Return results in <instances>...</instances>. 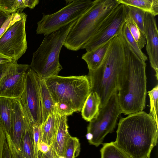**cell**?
I'll return each instance as SVG.
<instances>
[{
  "mask_svg": "<svg viewBox=\"0 0 158 158\" xmlns=\"http://www.w3.org/2000/svg\"><path fill=\"white\" fill-rule=\"evenodd\" d=\"M114 142L132 158H150L156 146L158 124L143 111L120 118Z\"/></svg>",
  "mask_w": 158,
  "mask_h": 158,
  "instance_id": "obj_1",
  "label": "cell"
},
{
  "mask_svg": "<svg viewBox=\"0 0 158 158\" xmlns=\"http://www.w3.org/2000/svg\"><path fill=\"white\" fill-rule=\"evenodd\" d=\"M123 42L125 67L120 81L117 96L122 113L128 115L143 111L145 108L146 64Z\"/></svg>",
  "mask_w": 158,
  "mask_h": 158,
  "instance_id": "obj_2",
  "label": "cell"
},
{
  "mask_svg": "<svg viewBox=\"0 0 158 158\" xmlns=\"http://www.w3.org/2000/svg\"><path fill=\"white\" fill-rule=\"evenodd\" d=\"M125 67L123 43L120 36L110 40L104 58L99 68L89 71L91 92H96L101 100L100 108L104 107L112 94L118 92L120 81Z\"/></svg>",
  "mask_w": 158,
  "mask_h": 158,
  "instance_id": "obj_3",
  "label": "cell"
},
{
  "mask_svg": "<svg viewBox=\"0 0 158 158\" xmlns=\"http://www.w3.org/2000/svg\"><path fill=\"white\" fill-rule=\"evenodd\" d=\"M76 20L45 35L40 46L33 53L29 67L40 79L57 76L62 69L59 61L60 52L68 33Z\"/></svg>",
  "mask_w": 158,
  "mask_h": 158,
  "instance_id": "obj_4",
  "label": "cell"
},
{
  "mask_svg": "<svg viewBox=\"0 0 158 158\" xmlns=\"http://www.w3.org/2000/svg\"><path fill=\"white\" fill-rule=\"evenodd\" d=\"M119 4L117 0H95L90 9L76 20L68 33L63 46L73 51L81 49Z\"/></svg>",
  "mask_w": 158,
  "mask_h": 158,
  "instance_id": "obj_5",
  "label": "cell"
},
{
  "mask_svg": "<svg viewBox=\"0 0 158 158\" xmlns=\"http://www.w3.org/2000/svg\"><path fill=\"white\" fill-rule=\"evenodd\" d=\"M55 103H63L75 112L81 111L91 92L88 75L51 77L44 79Z\"/></svg>",
  "mask_w": 158,
  "mask_h": 158,
  "instance_id": "obj_6",
  "label": "cell"
},
{
  "mask_svg": "<svg viewBox=\"0 0 158 158\" xmlns=\"http://www.w3.org/2000/svg\"><path fill=\"white\" fill-rule=\"evenodd\" d=\"M68 2L67 5L58 11L43 15L37 23V34L45 36L77 20L90 9L95 0H74Z\"/></svg>",
  "mask_w": 158,
  "mask_h": 158,
  "instance_id": "obj_7",
  "label": "cell"
},
{
  "mask_svg": "<svg viewBox=\"0 0 158 158\" xmlns=\"http://www.w3.org/2000/svg\"><path fill=\"white\" fill-rule=\"evenodd\" d=\"M118 92H114L105 105L100 108L97 116L89 122L87 127L86 139L90 144L98 147L105 137L112 133L122 113L118 102Z\"/></svg>",
  "mask_w": 158,
  "mask_h": 158,
  "instance_id": "obj_8",
  "label": "cell"
},
{
  "mask_svg": "<svg viewBox=\"0 0 158 158\" xmlns=\"http://www.w3.org/2000/svg\"><path fill=\"white\" fill-rule=\"evenodd\" d=\"M127 13L126 6L119 4L103 20L91 38L82 47L86 52L93 50L121 34Z\"/></svg>",
  "mask_w": 158,
  "mask_h": 158,
  "instance_id": "obj_9",
  "label": "cell"
},
{
  "mask_svg": "<svg viewBox=\"0 0 158 158\" xmlns=\"http://www.w3.org/2000/svg\"><path fill=\"white\" fill-rule=\"evenodd\" d=\"M40 79L29 67L23 91L19 100L23 112L32 126L42 123L40 92Z\"/></svg>",
  "mask_w": 158,
  "mask_h": 158,
  "instance_id": "obj_10",
  "label": "cell"
},
{
  "mask_svg": "<svg viewBox=\"0 0 158 158\" xmlns=\"http://www.w3.org/2000/svg\"><path fill=\"white\" fill-rule=\"evenodd\" d=\"M27 18L24 13L0 38V53L11 60L17 61L27 48L25 30Z\"/></svg>",
  "mask_w": 158,
  "mask_h": 158,
  "instance_id": "obj_11",
  "label": "cell"
},
{
  "mask_svg": "<svg viewBox=\"0 0 158 158\" xmlns=\"http://www.w3.org/2000/svg\"><path fill=\"white\" fill-rule=\"evenodd\" d=\"M27 64H19L12 60L0 80V97L19 99L25 86Z\"/></svg>",
  "mask_w": 158,
  "mask_h": 158,
  "instance_id": "obj_12",
  "label": "cell"
},
{
  "mask_svg": "<svg viewBox=\"0 0 158 158\" xmlns=\"http://www.w3.org/2000/svg\"><path fill=\"white\" fill-rule=\"evenodd\" d=\"M144 34L146 41V50L151 67L158 78V31L155 16L146 13L144 21Z\"/></svg>",
  "mask_w": 158,
  "mask_h": 158,
  "instance_id": "obj_13",
  "label": "cell"
},
{
  "mask_svg": "<svg viewBox=\"0 0 158 158\" xmlns=\"http://www.w3.org/2000/svg\"><path fill=\"white\" fill-rule=\"evenodd\" d=\"M28 121L23 112L19 99H13L11 127L9 135L12 142L19 150Z\"/></svg>",
  "mask_w": 158,
  "mask_h": 158,
  "instance_id": "obj_14",
  "label": "cell"
},
{
  "mask_svg": "<svg viewBox=\"0 0 158 158\" xmlns=\"http://www.w3.org/2000/svg\"><path fill=\"white\" fill-rule=\"evenodd\" d=\"M55 112L56 114L55 131L53 142L51 146L58 156H64L66 141L70 135L68 130L67 116L60 115Z\"/></svg>",
  "mask_w": 158,
  "mask_h": 158,
  "instance_id": "obj_15",
  "label": "cell"
},
{
  "mask_svg": "<svg viewBox=\"0 0 158 158\" xmlns=\"http://www.w3.org/2000/svg\"><path fill=\"white\" fill-rule=\"evenodd\" d=\"M110 40L82 55V59L86 62L89 71L95 70L100 66L106 55Z\"/></svg>",
  "mask_w": 158,
  "mask_h": 158,
  "instance_id": "obj_16",
  "label": "cell"
},
{
  "mask_svg": "<svg viewBox=\"0 0 158 158\" xmlns=\"http://www.w3.org/2000/svg\"><path fill=\"white\" fill-rule=\"evenodd\" d=\"M101 103L100 98L96 92H91L88 96L81 110L82 118L90 122L98 115Z\"/></svg>",
  "mask_w": 158,
  "mask_h": 158,
  "instance_id": "obj_17",
  "label": "cell"
},
{
  "mask_svg": "<svg viewBox=\"0 0 158 158\" xmlns=\"http://www.w3.org/2000/svg\"><path fill=\"white\" fill-rule=\"evenodd\" d=\"M40 92L43 123L46 120L49 115L54 111L55 103L44 81L40 79Z\"/></svg>",
  "mask_w": 158,
  "mask_h": 158,
  "instance_id": "obj_18",
  "label": "cell"
},
{
  "mask_svg": "<svg viewBox=\"0 0 158 158\" xmlns=\"http://www.w3.org/2000/svg\"><path fill=\"white\" fill-rule=\"evenodd\" d=\"M56 122V114L54 111L49 115L46 120L40 126L39 142H44L50 146L52 145L55 135Z\"/></svg>",
  "mask_w": 158,
  "mask_h": 158,
  "instance_id": "obj_19",
  "label": "cell"
},
{
  "mask_svg": "<svg viewBox=\"0 0 158 158\" xmlns=\"http://www.w3.org/2000/svg\"><path fill=\"white\" fill-rule=\"evenodd\" d=\"M13 101V99L0 97V123L9 135L11 127Z\"/></svg>",
  "mask_w": 158,
  "mask_h": 158,
  "instance_id": "obj_20",
  "label": "cell"
},
{
  "mask_svg": "<svg viewBox=\"0 0 158 158\" xmlns=\"http://www.w3.org/2000/svg\"><path fill=\"white\" fill-rule=\"evenodd\" d=\"M19 151L24 158H36L32 133V126L27 123Z\"/></svg>",
  "mask_w": 158,
  "mask_h": 158,
  "instance_id": "obj_21",
  "label": "cell"
},
{
  "mask_svg": "<svg viewBox=\"0 0 158 158\" xmlns=\"http://www.w3.org/2000/svg\"><path fill=\"white\" fill-rule=\"evenodd\" d=\"M119 3L138 8L154 16L158 14V0H117Z\"/></svg>",
  "mask_w": 158,
  "mask_h": 158,
  "instance_id": "obj_22",
  "label": "cell"
},
{
  "mask_svg": "<svg viewBox=\"0 0 158 158\" xmlns=\"http://www.w3.org/2000/svg\"><path fill=\"white\" fill-rule=\"evenodd\" d=\"M120 36L123 42L131 49L135 55L145 61L148 60L147 56L139 48L126 23L122 27Z\"/></svg>",
  "mask_w": 158,
  "mask_h": 158,
  "instance_id": "obj_23",
  "label": "cell"
},
{
  "mask_svg": "<svg viewBox=\"0 0 158 158\" xmlns=\"http://www.w3.org/2000/svg\"><path fill=\"white\" fill-rule=\"evenodd\" d=\"M100 151L101 158H132L119 148L114 142L103 144Z\"/></svg>",
  "mask_w": 158,
  "mask_h": 158,
  "instance_id": "obj_24",
  "label": "cell"
},
{
  "mask_svg": "<svg viewBox=\"0 0 158 158\" xmlns=\"http://www.w3.org/2000/svg\"><path fill=\"white\" fill-rule=\"evenodd\" d=\"M125 23L139 48L142 50L146 44V39L144 33L140 31L127 14Z\"/></svg>",
  "mask_w": 158,
  "mask_h": 158,
  "instance_id": "obj_25",
  "label": "cell"
},
{
  "mask_svg": "<svg viewBox=\"0 0 158 158\" xmlns=\"http://www.w3.org/2000/svg\"><path fill=\"white\" fill-rule=\"evenodd\" d=\"M80 151V144L78 139L70 135L67 140L64 152V158H76Z\"/></svg>",
  "mask_w": 158,
  "mask_h": 158,
  "instance_id": "obj_26",
  "label": "cell"
},
{
  "mask_svg": "<svg viewBox=\"0 0 158 158\" xmlns=\"http://www.w3.org/2000/svg\"><path fill=\"white\" fill-rule=\"evenodd\" d=\"M126 6L127 15L140 31L144 33V21L146 12L134 6Z\"/></svg>",
  "mask_w": 158,
  "mask_h": 158,
  "instance_id": "obj_27",
  "label": "cell"
},
{
  "mask_svg": "<svg viewBox=\"0 0 158 158\" xmlns=\"http://www.w3.org/2000/svg\"><path fill=\"white\" fill-rule=\"evenodd\" d=\"M150 99V109L149 114L158 124V85L157 84L151 90L148 92Z\"/></svg>",
  "mask_w": 158,
  "mask_h": 158,
  "instance_id": "obj_28",
  "label": "cell"
},
{
  "mask_svg": "<svg viewBox=\"0 0 158 158\" xmlns=\"http://www.w3.org/2000/svg\"><path fill=\"white\" fill-rule=\"evenodd\" d=\"M39 0H15L14 9L15 12L21 13L25 8L33 9L39 3Z\"/></svg>",
  "mask_w": 158,
  "mask_h": 158,
  "instance_id": "obj_29",
  "label": "cell"
},
{
  "mask_svg": "<svg viewBox=\"0 0 158 158\" xmlns=\"http://www.w3.org/2000/svg\"><path fill=\"white\" fill-rule=\"evenodd\" d=\"M24 13L16 12L10 14L0 28V38L10 27L22 18Z\"/></svg>",
  "mask_w": 158,
  "mask_h": 158,
  "instance_id": "obj_30",
  "label": "cell"
},
{
  "mask_svg": "<svg viewBox=\"0 0 158 158\" xmlns=\"http://www.w3.org/2000/svg\"><path fill=\"white\" fill-rule=\"evenodd\" d=\"M40 125L35 124L32 126V133L34 146L35 154L36 158H38L39 150L38 146L40 132Z\"/></svg>",
  "mask_w": 158,
  "mask_h": 158,
  "instance_id": "obj_31",
  "label": "cell"
},
{
  "mask_svg": "<svg viewBox=\"0 0 158 158\" xmlns=\"http://www.w3.org/2000/svg\"><path fill=\"white\" fill-rule=\"evenodd\" d=\"M6 140L12 158H24L12 142L10 135L6 132Z\"/></svg>",
  "mask_w": 158,
  "mask_h": 158,
  "instance_id": "obj_32",
  "label": "cell"
},
{
  "mask_svg": "<svg viewBox=\"0 0 158 158\" xmlns=\"http://www.w3.org/2000/svg\"><path fill=\"white\" fill-rule=\"evenodd\" d=\"M14 2L15 0H0V8L10 14L15 13Z\"/></svg>",
  "mask_w": 158,
  "mask_h": 158,
  "instance_id": "obj_33",
  "label": "cell"
},
{
  "mask_svg": "<svg viewBox=\"0 0 158 158\" xmlns=\"http://www.w3.org/2000/svg\"><path fill=\"white\" fill-rule=\"evenodd\" d=\"M6 141L5 131L0 123V158H2L4 147Z\"/></svg>",
  "mask_w": 158,
  "mask_h": 158,
  "instance_id": "obj_34",
  "label": "cell"
},
{
  "mask_svg": "<svg viewBox=\"0 0 158 158\" xmlns=\"http://www.w3.org/2000/svg\"><path fill=\"white\" fill-rule=\"evenodd\" d=\"M41 155L42 158H64V156H58L51 146H50L49 150L47 153L44 154L41 153Z\"/></svg>",
  "mask_w": 158,
  "mask_h": 158,
  "instance_id": "obj_35",
  "label": "cell"
},
{
  "mask_svg": "<svg viewBox=\"0 0 158 158\" xmlns=\"http://www.w3.org/2000/svg\"><path fill=\"white\" fill-rule=\"evenodd\" d=\"M50 146L47 144L43 141H40L38 146L39 151L42 153L46 154L49 151Z\"/></svg>",
  "mask_w": 158,
  "mask_h": 158,
  "instance_id": "obj_36",
  "label": "cell"
},
{
  "mask_svg": "<svg viewBox=\"0 0 158 158\" xmlns=\"http://www.w3.org/2000/svg\"><path fill=\"white\" fill-rule=\"evenodd\" d=\"M10 14L5 12L0 8V28Z\"/></svg>",
  "mask_w": 158,
  "mask_h": 158,
  "instance_id": "obj_37",
  "label": "cell"
},
{
  "mask_svg": "<svg viewBox=\"0 0 158 158\" xmlns=\"http://www.w3.org/2000/svg\"><path fill=\"white\" fill-rule=\"evenodd\" d=\"M11 61L6 63L0 64V80L6 73Z\"/></svg>",
  "mask_w": 158,
  "mask_h": 158,
  "instance_id": "obj_38",
  "label": "cell"
},
{
  "mask_svg": "<svg viewBox=\"0 0 158 158\" xmlns=\"http://www.w3.org/2000/svg\"><path fill=\"white\" fill-rule=\"evenodd\" d=\"M2 158H12L6 140L4 147Z\"/></svg>",
  "mask_w": 158,
  "mask_h": 158,
  "instance_id": "obj_39",
  "label": "cell"
},
{
  "mask_svg": "<svg viewBox=\"0 0 158 158\" xmlns=\"http://www.w3.org/2000/svg\"><path fill=\"white\" fill-rule=\"evenodd\" d=\"M12 60L9 58L0 53V64L8 63Z\"/></svg>",
  "mask_w": 158,
  "mask_h": 158,
  "instance_id": "obj_40",
  "label": "cell"
},
{
  "mask_svg": "<svg viewBox=\"0 0 158 158\" xmlns=\"http://www.w3.org/2000/svg\"><path fill=\"white\" fill-rule=\"evenodd\" d=\"M38 158H42L41 152L39 151Z\"/></svg>",
  "mask_w": 158,
  "mask_h": 158,
  "instance_id": "obj_41",
  "label": "cell"
}]
</instances>
